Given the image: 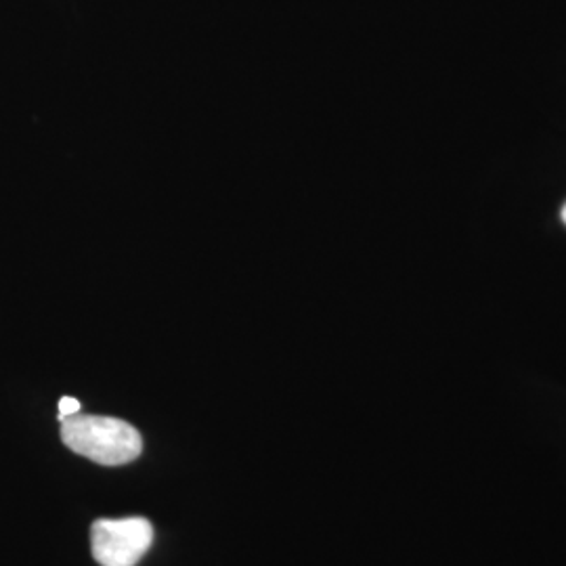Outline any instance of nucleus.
Wrapping results in <instances>:
<instances>
[{
  "label": "nucleus",
  "mask_w": 566,
  "mask_h": 566,
  "mask_svg": "<svg viewBox=\"0 0 566 566\" xmlns=\"http://www.w3.org/2000/svg\"><path fill=\"white\" fill-rule=\"evenodd\" d=\"M61 439L74 453L102 465H122L142 455L143 439L135 426L105 418L74 413L61 420Z\"/></svg>",
  "instance_id": "1"
},
{
  "label": "nucleus",
  "mask_w": 566,
  "mask_h": 566,
  "mask_svg": "<svg viewBox=\"0 0 566 566\" xmlns=\"http://www.w3.org/2000/svg\"><path fill=\"white\" fill-rule=\"evenodd\" d=\"M563 221L566 223V206L563 208Z\"/></svg>",
  "instance_id": "4"
},
{
  "label": "nucleus",
  "mask_w": 566,
  "mask_h": 566,
  "mask_svg": "<svg viewBox=\"0 0 566 566\" xmlns=\"http://www.w3.org/2000/svg\"><path fill=\"white\" fill-rule=\"evenodd\" d=\"M74 413H81V403L74 397H63L60 401V422Z\"/></svg>",
  "instance_id": "3"
},
{
  "label": "nucleus",
  "mask_w": 566,
  "mask_h": 566,
  "mask_svg": "<svg viewBox=\"0 0 566 566\" xmlns=\"http://www.w3.org/2000/svg\"><path fill=\"white\" fill-rule=\"evenodd\" d=\"M154 542V526L143 516L97 521L91 526L93 558L102 566H135Z\"/></svg>",
  "instance_id": "2"
}]
</instances>
